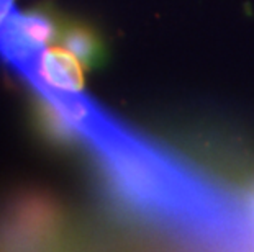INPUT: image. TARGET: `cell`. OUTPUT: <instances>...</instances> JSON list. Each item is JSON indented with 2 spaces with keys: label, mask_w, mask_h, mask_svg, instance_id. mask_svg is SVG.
Returning <instances> with one entry per match:
<instances>
[{
  "label": "cell",
  "mask_w": 254,
  "mask_h": 252,
  "mask_svg": "<svg viewBox=\"0 0 254 252\" xmlns=\"http://www.w3.org/2000/svg\"><path fill=\"white\" fill-rule=\"evenodd\" d=\"M56 203L41 194L13 198L0 214V249H31L53 244L61 231Z\"/></svg>",
  "instance_id": "6da1fadb"
},
{
  "label": "cell",
  "mask_w": 254,
  "mask_h": 252,
  "mask_svg": "<svg viewBox=\"0 0 254 252\" xmlns=\"http://www.w3.org/2000/svg\"><path fill=\"white\" fill-rule=\"evenodd\" d=\"M58 35L55 17L45 10L12 12L0 25V57L23 74Z\"/></svg>",
  "instance_id": "7a4b0ae2"
},
{
  "label": "cell",
  "mask_w": 254,
  "mask_h": 252,
  "mask_svg": "<svg viewBox=\"0 0 254 252\" xmlns=\"http://www.w3.org/2000/svg\"><path fill=\"white\" fill-rule=\"evenodd\" d=\"M80 64L66 48H48L38 56L33 67L21 76L30 84H41L61 92H82L84 74Z\"/></svg>",
  "instance_id": "3957f363"
},
{
  "label": "cell",
  "mask_w": 254,
  "mask_h": 252,
  "mask_svg": "<svg viewBox=\"0 0 254 252\" xmlns=\"http://www.w3.org/2000/svg\"><path fill=\"white\" fill-rule=\"evenodd\" d=\"M63 45L79 59L84 66L95 67L102 61L104 48L94 30L84 25H69L61 35Z\"/></svg>",
  "instance_id": "277c9868"
}]
</instances>
